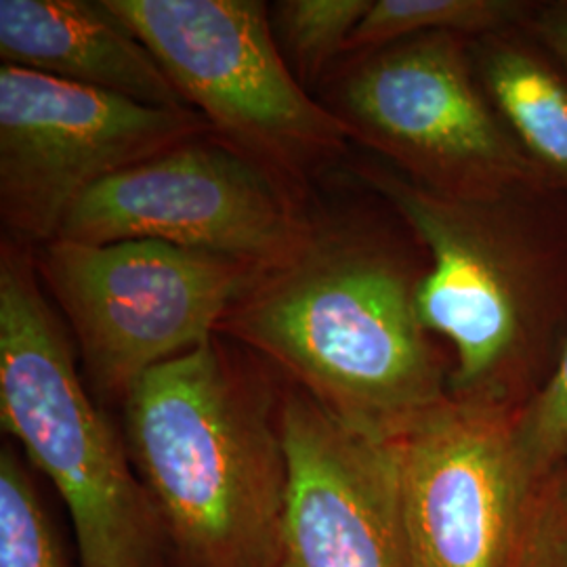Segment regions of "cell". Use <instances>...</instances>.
Wrapping results in <instances>:
<instances>
[{"instance_id": "cell-12", "label": "cell", "mask_w": 567, "mask_h": 567, "mask_svg": "<svg viewBox=\"0 0 567 567\" xmlns=\"http://www.w3.org/2000/svg\"><path fill=\"white\" fill-rule=\"evenodd\" d=\"M0 60L154 107H189L107 0H0Z\"/></svg>"}, {"instance_id": "cell-10", "label": "cell", "mask_w": 567, "mask_h": 567, "mask_svg": "<svg viewBox=\"0 0 567 567\" xmlns=\"http://www.w3.org/2000/svg\"><path fill=\"white\" fill-rule=\"evenodd\" d=\"M513 426L447 395L389 442L412 567H513L534 484Z\"/></svg>"}, {"instance_id": "cell-3", "label": "cell", "mask_w": 567, "mask_h": 567, "mask_svg": "<svg viewBox=\"0 0 567 567\" xmlns=\"http://www.w3.org/2000/svg\"><path fill=\"white\" fill-rule=\"evenodd\" d=\"M124 442L185 567H280L282 386L221 334L147 372Z\"/></svg>"}, {"instance_id": "cell-13", "label": "cell", "mask_w": 567, "mask_h": 567, "mask_svg": "<svg viewBox=\"0 0 567 567\" xmlns=\"http://www.w3.org/2000/svg\"><path fill=\"white\" fill-rule=\"evenodd\" d=\"M487 97L548 182L567 189V60L526 25L471 39Z\"/></svg>"}, {"instance_id": "cell-14", "label": "cell", "mask_w": 567, "mask_h": 567, "mask_svg": "<svg viewBox=\"0 0 567 567\" xmlns=\"http://www.w3.org/2000/svg\"><path fill=\"white\" fill-rule=\"evenodd\" d=\"M538 0H372L344 58L431 32L482 39L524 28Z\"/></svg>"}, {"instance_id": "cell-7", "label": "cell", "mask_w": 567, "mask_h": 567, "mask_svg": "<svg viewBox=\"0 0 567 567\" xmlns=\"http://www.w3.org/2000/svg\"><path fill=\"white\" fill-rule=\"evenodd\" d=\"M34 264L89 385L121 404L147 372L217 337L259 269L158 240H53L34 248Z\"/></svg>"}, {"instance_id": "cell-8", "label": "cell", "mask_w": 567, "mask_h": 567, "mask_svg": "<svg viewBox=\"0 0 567 567\" xmlns=\"http://www.w3.org/2000/svg\"><path fill=\"white\" fill-rule=\"evenodd\" d=\"M192 107H154L0 63L4 238L53 243L72 206L128 166L208 135Z\"/></svg>"}, {"instance_id": "cell-1", "label": "cell", "mask_w": 567, "mask_h": 567, "mask_svg": "<svg viewBox=\"0 0 567 567\" xmlns=\"http://www.w3.org/2000/svg\"><path fill=\"white\" fill-rule=\"evenodd\" d=\"M353 183L339 203L311 200L295 246L255 271L217 334L389 444L450 395L452 358L419 311L425 243L383 196Z\"/></svg>"}, {"instance_id": "cell-2", "label": "cell", "mask_w": 567, "mask_h": 567, "mask_svg": "<svg viewBox=\"0 0 567 567\" xmlns=\"http://www.w3.org/2000/svg\"><path fill=\"white\" fill-rule=\"evenodd\" d=\"M347 166L425 243L431 271L419 311L452 358L450 395L517 416L566 347L567 189L524 183L458 200L374 156Z\"/></svg>"}, {"instance_id": "cell-6", "label": "cell", "mask_w": 567, "mask_h": 567, "mask_svg": "<svg viewBox=\"0 0 567 567\" xmlns=\"http://www.w3.org/2000/svg\"><path fill=\"white\" fill-rule=\"evenodd\" d=\"M322 89L351 143L429 192L477 200L548 182L487 97L471 39L431 32L349 55Z\"/></svg>"}, {"instance_id": "cell-5", "label": "cell", "mask_w": 567, "mask_h": 567, "mask_svg": "<svg viewBox=\"0 0 567 567\" xmlns=\"http://www.w3.org/2000/svg\"><path fill=\"white\" fill-rule=\"evenodd\" d=\"M154 53L210 135L255 164L299 204L351 140L295 79L259 0H107Z\"/></svg>"}, {"instance_id": "cell-18", "label": "cell", "mask_w": 567, "mask_h": 567, "mask_svg": "<svg viewBox=\"0 0 567 567\" xmlns=\"http://www.w3.org/2000/svg\"><path fill=\"white\" fill-rule=\"evenodd\" d=\"M513 567H567V463L532 484Z\"/></svg>"}, {"instance_id": "cell-11", "label": "cell", "mask_w": 567, "mask_h": 567, "mask_svg": "<svg viewBox=\"0 0 567 567\" xmlns=\"http://www.w3.org/2000/svg\"><path fill=\"white\" fill-rule=\"evenodd\" d=\"M288 458L280 567H412L393 450L282 385Z\"/></svg>"}, {"instance_id": "cell-17", "label": "cell", "mask_w": 567, "mask_h": 567, "mask_svg": "<svg viewBox=\"0 0 567 567\" xmlns=\"http://www.w3.org/2000/svg\"><path fill=\"white\" fill-rule=\"evenodd\" d=\"M515 442L534 482L567 463V341L547 385L515 416Z\"/></svg>"}, {"instance_id": "cell-19", "label": "cell", "mask_w": 567, "mask_h": 567, "mask_svg": "<svg viewBox=\"0 0 567 567\" xmlns=\"http://www.w3.org/2000/svg\"><path fill=\"white\" fill-rule=\"evenodd\" d=\"M526 28L567 60V0H538Z\"/></svg>"}, {"instance_id": "cell-4", "label": "cell", "mask_w": 567, "mask_h": 567, "mask_svg": "<svg viewBox=\"0 0 567 567\" xmlns=\"http://www.w3.org/2000/svg\"><path fill=\"white\" fill-rule=\"evenodd\" d=\"M0 421L60 492L81 567H156L163 524L126 442L95 405L34 248L0 244Z\"/></svg>"}, {"instance_id": "cell-9", "label": "cell", "mask_w": 567, "mask_h": 567, "mask_svg": "<svg viewBox=\"0 0 567 567\" xmlns=\"http://www.w3.org/2000/svg\"><path fill=\"white\" fill-rule=\"evenodd\" d=\"M309 204L292 200L264 171L208 133L86 192L55 240H158L265 267L295 246Z\"/></svg>"}, {"instance_id": "cell-15", "label": "cell", "mask_w": 567, "mask_h": 567, "mask_svg": "<svg viewBox=\"0 0 567 567\" xmlns=\"http://www.w3.org/2000/svg\"><path fill=\"white\" fill-rule=\"evenodd\" d=\"M372 0H280L269 4L276 44L307 91L320 86L343 60L347 42Z\"/></svg>"}, {"instance_id": "cell-16", "label": "cell", "mask_w": 567, "mask_h": 567, "mask_svg": "<svg viewBox=\"0 0 567 567\" xmlns=\"http://www.w3.org/2000/svg\"><path fill=\"white\" fill-rule=\"evenodd\" d=\"M0 567H65L39 489L13 446L0 450Z\"/></svg>"}]
</instances>
